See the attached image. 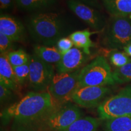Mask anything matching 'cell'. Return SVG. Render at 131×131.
<instances>
[{
    "instance_id": "1",
    "label": "cell",
    "mask_w": 131,
    "mask_h": 131,
    "mask_svg": "<svg viewBox=\"0 0 131 131\" xmlns=\"http://www.w3.org/2000/svg\"><path fill=\"white\" fill-rule=\"evenodd\" d=\"M62 104L48 91L30 92L1 112L3 126L10 131H44L49 117Z\"/></svg>"
},
{
    "instance_id": "2",
    "label": "cell",
    "mask_w": 131,
    "mask_h": 131,
    "mask_svg": "<svg viewBox=\"0 0 131 131\" xmlns=\"http://www.w3.org/2000/svg\"><path fill=\"white\" fill-rule=\"evenodd\" d=\"M27 28L34 40L49 46L61 38L64 26L61 18L56 13L42 12L29 18Z\"/></svg>"
},
{
    "instance_id": "3",
    "label": "cell",
    "mask_w": 131,
    "mask_h": 131,
    "mask_svg": "<svg viewBox=\"0 0 131 131\" xmlns=\"http://www.w3.org/2000/svg\"><path fill=\"white\" fill-rule=\"evenodd\" d=\"M115 84L113 72L107 59L103 56L97 57L80 70L78 88L107 86Z\"/></svg>"
},
{
    "instance_id": "4",
    "label": "cell",
    "mask_w": 131,
    "mask_h": 131,
    "mask_svg": "<svg viewBox=\"0 0 131 131\" xmlns=\"http://www.w3.org/2000/svg\"><path fill=\"white\" fill-rule=\"evenodd\" d=\"M99 118L102 120L121 117H131V84L106 98L98 106Z\"/></svg>"
},
{
    "instance_id": "5",
    "label": "cell",
    "mask_w": 131,
    "mask_h": 131,
    "mask_svg": "<svg viewBox=\"0 0 131 131\" xmlns=\"http://www.w3.org/2000/svg\"><path fill=\"white\" fill-rule=\"evenodd\" d=\"M103 44L107 49H123L131 42L130 18L112 16L104 32Z\"/></svg>"
},
{
    "instance_id": "6",
    "label": "cell",
    "mask_w": 131,
    "mask_h": 131,
    "mask_svg": "<svg viewBox=\"0 0 131 131\" xmlns=\"http://www.w3.org/2000/svg\"><path fill=\"white\" fill-rule=\"evenodd\" d=\"M80 70L55 74L47 91L55 100L62 104L72 100L73 93L78 88Z\"/></svg>"
},
{
    "instance_id": "7",
    "label": "cell",
    "mask_w": 131,
    "mask_h": 131,
    "mask_svg": "<svg viewBox=\"0 0 131 131\" xmlns=\"http://www.w3.org/2000/svg\"><path fill=\"white\" fill-rule=\"evenodd\" d=\"M29 84L32 89L36 92L48 91L55 72L50 64L43 61L35 54H32L29 60Z\"/></svg>"
},
{
    "instance_id": "8",
    "label": "cell",
    "mask_w": 131,
    "mask_h": 131,
    "mask_svg": "<svg viewBox=\"0 0 131 131\" xmlns=\"http://www.w3.org/2000/svg\"><path fill=\"white\" fill-rule=\"evenodd\" d=\"M82 117L80 108L75 104H63L49 117L44 131H61Z\"/></svg>"
},
{
    "instance_id": "9",
    "label": "cell",
    "mask_w": 131,
    "mask_h": 131,
    "mask_svg": "<svg viewBox=\"0 0 131 131\" xmlns=\"http://www.w3.org/2000/svg\"><path fill=\"white\" fill-rule=\"evenodd\" d=\"M111 92L107 86H86L78 88L74 92L72 101L80 107L94 108L98 106Z\"/></svg>"
},
{
    "instance_id": "10",
    "label": "cell",
    "mask_w": 131,
    "mask_h": 131,
    "mask_svg": "<svg viewBox=\"0 0 131 131\" xmlns=\"http://www.w3.org/2000/svg\"><path fill=\"white\" fill-rule=\"evenodd\" d=\"M68 7L82 21L96 31L100 30L104 26V20L101 14L78 0H69Z\"/></svg>"
},
{
    "instance_id": "11",
    "label": "cell",
    "mask_w": 131,
    "mask_h": 131,
    "mask_svg": "<svg viewBox=\"0 0 131 131\" xmlns=\"http://www.w3.org/2000/svg\"><path fill=\"white\" fill-rule=\"evenodd\" d=\"M86 54L77 47H73L68 52L62 55L61 60L57 65V73L73 72L81 69L86 62Z\"/></svg>"
},
{
    "instance_id": "12",
    "label": "cell",
    "mask_w": 131,
    "mask_h": 131,
    "mask_svg": "<svg viewBox=\"0 0 131 131\" xmlns=\"http://www.w3.org/2000/svg\"><path fill=\"white\" fill-rule=\"evenodd\" d=\"M0 33L4 34L13 42L23 40L25 29L23 24L15 18L6 14L0 16Z\"/></svg>"
},
{
    "instance_id": "13",
    "label": "cell",
    "mask_w": 131,
    "mask_h": 131,
    "mask_svg": "<svg viewBox=\"0 0 131 131\" xmlns=\"http://www.w3.org/2000/svg\"><path fill=\"white\" fill-rule=\"evenodd\" d=\"M7 53H1L0 56V84L13 91H18L21 86L16 80L14 67L8 60Z\"/></svg>"
},
{
    "instance_id": "14",
    "label": "cell",
    "mask_w": 131,
    "mask_h": 131,
    "mask_svg": "<svg viewBox=\"0 0 131 131\" xmlns=\"http://www.w3.org/2000/svg\"><path fill=\"white\" fill-rule=\"evenodd\" d=\"M98 32V31L92 32L89 29L75 31L69 36L75 47L81 49L87 55L91 54V48L95 46V44L91 40L92 35Z\"/></svg>"
},
{
    "instance_id": "15",
    "label": "cell",
    "mask_w": 131,
    "mask_h": 131,
    "mask_svg": "<svg viewBox=\"0 0 131 131\" xmlns=\"http://www.w3.org/2000/svg\"><path fill=\"white\" fill-rule=\"evenodd\" d=\"M103 3L112 16H131V0H103Z\"/></svg>"
},
{
    "instance_id": "16",
    "label": "cell",
    "mask_w": 131,
    "mask_h": 131,
    "mask_svg": "<svg viewBox=\"0 0 131 131\" xmlns=\"http://www.w3.org/2000/svg\"><path fill=\"white\" fill-rule=\"evenodd\" d=\"M34 54L43 61L49 64L59 63L62 55L57 47L43 45H37L34 47Z\"/></svg>"
},
{
    "instance_id": "17",
    "label": "cell",
    "mask_w": 131,
    "mask_h": 131,
    "mask_svg": "<svg viewBox=\"0 0 131 131\" xmlns=\"http://www.w3.org/2000/svg\"><path fill=\"white\" fill-rule=\"evenodd\" d=\"M100 119L92 117H82L61 131H97L100 123Z\"/></svg>"
},
{
    "instance_id": "18",
    "label": "cell",
    "mask_w": 131,
    "mask_h": 131,
    "mask_svg": "<svg viewBox=\"0 0 131 131\" xmlns=\"http://www.w3.org/2000/svg\"><path fill=\"white\" fill-rule=\"evenodd\" d=\"M102 53L103 57L108 58L111 64L116 68L123 66L131 60L125 52L120 51L118 49H103Z\"/></svg>"
},
{
    "instance_id": "19",
    "label": "cell",
    "mask_w": 131,
    "mask_h": 131,
    "mask_svg": "<svg viewBox=\"0 0 131 131\" xmlns=\"http://www.w3.org/2000/svg\"><path fill=\"white\" fill-rule=\"evenodd\" d=\"M105 121L103 131H131V117H121Z\"/></svg>"
},
{
    "instance_id": "20",
    "label": "cell",
    "mask_w": 131,
    "mask_h": 131,
    "mask_svg": "<svg viewBox=\"0 0 131 131\" xmlns=\"http://www.w3.org/2000/svg\"><path fill=\"white\" fill-rule=\"evenodd\" d=\"M18 6L25 10H36L49 7L55 0H15Z\"/></svg>"
},
{
    "instance_id": "21",
    "label": "cell",
    "mask_w": 131,
    "mask_h": 131,
    "mask_svg": "<svg viewBox=\"0 0 131 131\" xmlns=\"http://www.w3.org/2000/svg\"><path fill=\"white\" fill-rule=\"evenodd\" d=\"M30 57V55L23 49L12 50L7 53L8 60L14 68L28 63Z\"/></svg>"
},
{
    "instance_id": "22",
    "label": "cell",
    "mask_w": 131,
    "mask_h": 131,
    "mask_svg": "<svg viewBox=\"0 0 131 131\" xmlns=\"http://www.w3.org/2000/svg\"><path fill=\"white\" fill-rule=\"evenodd\" d=\"M113 77L118 84L131 82V60L123 66L116 68L113 71Z\"/></svg>"
},
{
    "instance_id": "23",
    "label": "cell",
    "mask_w": 131,
    "mask_h": 131,
    "mask_svg": "<svg viewBox=\"0 0 131 131\" xmlns=\"http://www.w3.org/2000/svg\"><path fill=\"white\" fill-rule=\"evenodd\" d=\"M29 63L14 68L16 80L20 86H22L25 84L26 82L29 81V73H30Z\"/></svg>"
},
{
    "instance_id": "24",
    "label": "cell",
    "mask_w": 131,
    "mask_h": 131,
    "mask_svg": "<svg viewBox=\"0 0 131 131\" xmlns=\"http://www.w3.org/2000/svg\"><path fill=\"white\" fill-rule=\"evenodd\" d=\"M73 43L69 37L60 38L57 42V47L61 55H63L73 48Z\"/></svg>"
},
{
    "instance_id": "25",
    "label": "cell",
    "mask_w": 131,
    "mask_h": 131,
    "mask_svg": "<svg viewBox=\"0 0 131 131\" xmlns=\"http://www.w3.org/2000/svg\"><path fill=\"white\" fill-rule=\"evenodd\" d=\"M13 41L4 34L0 33V52L1 53H7L12 48Z\"/></svg>"
},
{
    "instance_id": "26",
    "label": "cell",
    "mask_w": 131,
    "mask_h": 131,
    "mask_svg": "<svg viewBox=\"0 0 131 131\" xmlns=\"http://www.w3.org/2000/svg\"><path fill=\"white\" fill-rule=\"evenodd\" d=\"M13 96V91L0 84V100L1 103L7 102Z\"/></svg>"
},
{
    "instance_id": "27",
    "label": "cell",
    "mask_w": 131,
    "mask_h": 131,
    "mask_svg": "<svg viewBox=\"0 0 131 131\" xmlns=\"http://www.w3.org/2000/svg\"><path fill=\"white\" fill-rule=\"evenodd\" d=\"M13 0H0L1 10H7L12 5Z\"/></svg>"
},
{
    "instance_id": "28",
    "label": "cell",
    "mask_w": 131,
    "mask_h": 131,
    "mask_svg": "<svg viewBox=\"0 0 131 131\" xmlns=\"http://www.w3.org/2000/svg\"><path fill=\"white\" fill-rule=\"evenodd\" d=\"M123 50L129 57H131V42L124 47Z\"/></svg>"
},
{
    "instance_id": "29",
    "label": "cell",
    "mask_w": 131,
    "mask_h": 131,
    "mask_svg": "<svg viewBox=\"0 0 131 131\" xmlns=\"http://www.w3.org/2000/svg\"><path fill=\"white\" fill-rule=\"evenodd\" d=\"M1 131H2V130H1Z\"/></svg>"
}]
</instances>
